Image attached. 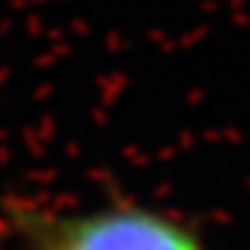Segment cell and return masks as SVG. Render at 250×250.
Wrapping results in <instances>:
<instances>
[{
  "instance_id": "1",
  "label": "cell",
  "mask_w": 250,
  "mask_h": 250,
  "mask_svg": "<svg viewBox=\"0 0 250 250\" xmlns=\"http://www.w3.org/2000/svg\"><path fill=\"white\" fill-rule=\"evenodd\" d=\"M38 250H202L200 240L173 218L144 208L64 216L38 224Z\"/></svg>"
}]
</instances>
